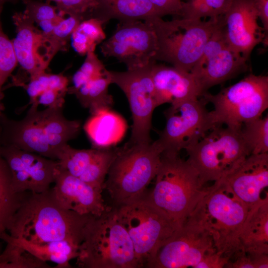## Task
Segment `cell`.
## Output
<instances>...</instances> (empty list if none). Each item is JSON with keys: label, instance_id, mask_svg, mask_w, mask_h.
Segmentation results:
<instances>
[{"label": "cell", "instance_id": "6da1fadb", "mask_svg": "<svg viewBox=\"0 0 268 268\" xmlns=\"http://www.w3.org/2000/svg\"><path fill=\"white\" fill-rule=\"evenodd\" d=\"M91 216L61 207L50 189L42 193L27 192L7 233L12 238L36 245L68 241L80 246Z\"/></svg>", "mask_w": 268, "mask_h": 268}, {"label": "cell", "instance_id": "7a4b0ae2", "mask_svg": "<svg viewBox=\"0 0 268 268\" xmlns=\"http://www.w3.org/2000/svg\"><path fill=\"white\" fill-rule=\"evenodd\" d=\"M78 120H69L63 107H47L38 110L31 105L20 120L0 116V143L11 145L45 157L58 160L68 141L75 138L80 130Z\"/></svg>", "mask_w": 268, "mask_h": 268}, {"label": "cell", "instance_id": "3957f363", "mask_svg": "<svg viewBox=\"0 0 268 268\" xmlns=\"http://www.w3.org/2000/svg\"><path fill=\"white\" fill-rule=\"evenodd\" d=\"M154 187L146 197L181 226L207 194L199 174L179 154L162 153Z\"/></svg>", "mask_w": 268, "mask_h": 268}, {"label": "cell", "instance_id": "277c9868", "mask_svg": "<svg viewBox=\"0 0 268 268\" xmlns=\"http://www.w3.org/2000/svg\"><path fill=\"white\" fill-rule=\"evenodd\" d=\"M249 209L222 178L208 187L188 217L208 232L216 251L230 261L241 253L239 236Z\"/></svg>", "mask_w": 268, "mask_h": 268}, {"label": "cell", "instance_id": "5b68a950", "mask_svg": "<svg viewBox=\"0 0 268 268\" xmlns=\"http://www.w3.org/2000/svg\"><path fill=\"white\" fill-rule=\"evenodd\" d=\"M76 259L83 268H139L132 241L112 206L90 217Z\"/></svg>", "mask_w": 268, "mask_h": 268}, {"label": "cell", "instance_id": "8992f818", "mask_svg": "<svg viewBox=\"0 0 268 268\" xmlns=\"http://www.w3.org/2000/svg\"><path fill=\"white\" fill-rule=\"evenodd\" d=\"M162 150L156 141L118 147L103 186L117 207L142 197L155 177Z\"/></svg>", "mask_w": 268, "mask_h": 268}, {"label": "cell", "instance_id": "52a82bcc", "mask_svg": "<svg viewBox=\"0 0 268 268\" xmlns=\"http://www.w3.org/2000/svg\"><path fill=\"white\" fill-rule=\"evenodd\" d=\"M219 16L207 21L183 17L171 21H165L162 17L151 18L157 39L156 61L165 62L191 72L217 25Z\"/></svg>", "mask_w": 268, "mask_h": 268}, {"label": "cell", "instance_id": "ba28073f", "mask_svg": "<svg viewBox=\"0 0 268 268\" xmlns=\"http://www.w3.org/2000/svg\"><path fill=\"white\" fill-rule=\"evenodd\" d=\"M240 129L216 126L186 150L201 185L225 178L251 154Z\"/></svg>", "mask_w": 268, "mask_h": 268}, {"label": "cell", "instance_id": "9c48e42d", "mask_svg": "<svg viewBox=\"0 0 268 268\" xmlns=\"http://www.w3.org/2000/svg\"><path fill=\"white\" fill-rule=\"evenodd\" d=\"M113 207L132 241L139 268L145 267L158 249L180 227L145 194Z\"/></svg>", "mask_w": 268, "mask_h": 268}, {"label": "cell", "instance_id": "30bf717a", "mask_svg": "<svg viewBox=\"0 0 268 268\" xmlns=\"http://www.w3.org/2000/svg\"><path fill=\"white\" fill-rule=\"evenodd\" d=\"M201 97L212 103L216 126L240 129L258 119L268 107V77L251 73L216 94L204 93Z\"/></svg>", "mask_w": 268, "mask_h": 268}, {"label": "cell", "instance_id": "8fae6325", "mask_svg": "<svg viewBox=\"0 0 268 268\" xmlns=\"http://www.w3.org/2000/svg\"><path fill=\"white\" fill-rule=\"evenodd\" d=\"M206 103L202 97L191 99L171 105L165 110V126L155 140L162 153L179 154L216 126L211 111L206 109Z\"/></svg>", "mask_w": 268, "mask_h": 268}, {"label": "cell", "instance_id": "7c38bea8", "mask_svg": "<svg viewBox=\"0 0 268 268\" xmlns=\"http://www.w3.org/2000/svg\"><path fill=\"white\" fill-rule=\"evenodd\" d=\"M150 66L125 71L106 69L111 83L118 86L126 95L133 119L130 143L152 142L150 133L152 117L158 107Z\"/></svg>", "mask_w": 268, "mask_h": 268}, {"label": "cell", "instance_id": "4fadbf2b", "mask_svg": "<svg viewBox=\"0 0 268 268\" xmlns=\"http://www.w3.org/2000/svg\"><path fill=\"white\" fill-rule=\"evenodd\" d=\"M151 19L119 22L113 34L101 44L103 55L116 58L127 70L156 62L157 39Z\"/></svg>", "mask_w": 268, "mask_h": 268}, {"label": "cell", "instance_id": "5bb4252c", "mask_svg": "<svg viewBox=\"0 0 268 268\" xmlns=\"http://www.w3.org/2000/svg\"><path fill=\"white\" fill-rule=\"evenodd\" d=\"M215 250L208 232L188 217L158 249L145 267L195 268L205 255Z\"/></svg>", "mask_w": 268, "mask_h": 268}, {"label": "cell", "instance_id": "9a60e30c", "mask_svg": "<svg viewBox=\"0 0 268 268\" xmlns=\"http://www.w3.org/2000/svg\"><path fill=\"white\" fill-rule=\"evenodd\" d=\"M0 153L9 169L15 193H42L54 183L58 160L0 143Z\"/></svg>", "mask_w": 268, "mask_h": 268}, {"label": "cell", "instance_id": "2e32d148", "mask_svg": "<svg viewBox=\"0 0 268 268\" xmlns=\"http://www.w3.org/2000/svg\"><path fill=\"white\" fill-rule=\"evenodd\" d=\"M222 18L228 46L245 58L248 60L258 44L268 46L254 0H229Z\"/></svg>", "mask_w": 268, "mask_h": 268}, {"label": "cell", "instance_id": "e0dca14e", "mask_svg": "<svg viewBox=\"0 0 268 268\" xmlns=\"http://www.w3.org/2000/svg\"><path fill=\"white\" fill-rule=\"evenodd\" d=\"M52 195L62 208L84 215L99 216L110 206L105 204L103 190L92 186L59 167Z\"/></svg>", "mask_w": 268, "mask_h": 268}, {"label": "cell", "instance_id": "ac0fdd59", "mask_svg": "<svg viewBox=\"0 0 268 268\" xmlns=\"http://www.w3.org/2000/svg\"><path fill=\"white\" fill-rule=\"evenodd\" d=\"M118 147L79 149L68 144L58 159L59 167L93 187L103 190L109 167Z\"/></svg>", "mask_w": 268, "mask_h": 268}, {"label": "cell", "instance_id": "d6986e66", "mask_svg": "<svg viewBox=\"0 0 268 268\" xmlns=\"http://www.w3.org/2000/svg\"><path fill=\"white\" fill-rule=\"evenodd\" d=\"M16 37L12 40L17 63L29 77L46 71L49 65L45 58L46 39L43 32L24 12L12 16Z\"/></svg>", "mask_w": 268, "mask_h": 268}, {"label": "cell", "instance_id": "ffe728a7", "mask_svg": "<svg viewBox=\"0 0 268 268\" xmlns=\"http://www.w3.org/2000/svg\"><path fill=\"white\" fill-rule=\"evenodd\" d=\"M232 193L249 208L259 201L268 186V153L248 156L223 178Z\"/></svg>", "mask_w": 268, "mask_h": 268}, {"label": "cell", "instance_id": "44dd1931", "mask_svg": "<svg viewBox=\"0 0 268 268\" xmlns=\"http://www.w3.org/2000/svg\"><path fill=\"white\" fill-rule=\"evenodd\" d=\"M151 74L158 106L167 103L177 104L203 94L197 78L190 72L155 62L151 66Z\"/></svg>", "mask_w": 268, "mask_h": 268}, {"label": "cell", "instance_id": "7402d4cb", "mask_svg": "<svg viewBox=\"0 0 268 268\" xmlns=\"http://www.w3.org/2000/svg\"><path fill=\"white\" fill-rule=\"evenodd\" d=\"M247 61L227 45L205 61L196 64L191 72L197 78L203 94L213 86L246 70Z\"/></svg>", "mask_w": 268, "mask_h": 268}, {"label": "cell", "instance_id": "603a6c76", "mask_svg": "<svg viewBox=\"0 0 268 268\" xmlns=\"http://www.w3.org/2000/svg\"><path fill=\"white\" fill-rule=\"evenodd\" d=\"M240 252L268 254V195L251 206L239 236Z\"/></svg>", "mask_w": 268, "mask_h": 268}, {"label": "cell", "instance_id": "cb8c5ba5", "mask_svg": "<svg viewBox=\"0 0 268 268\" xmlns=\"http://www.w3.org/2000/svg\"><path fill=\"white\" fill-rule=\"evenodd\" d=\"M97 7L90 17L105 24L111 19L120 21L145 20L164 14L148 0H97Z\"/></svg>", "mask_w": 268, "mask_h": 268}, {"label": "cell", "instance_id": "d4e9b609", "mask_svg": "<svg viewBox=\"0 0 268 268\" xmlns=\"http://www.w3.org/2000/svg\"><path fill=\"white\" fill-rule=\"evenodd\" d=\"M83 128L93 147L105 148L111 147L121 140L127 124L120 115L107 109L92 114Z\"/></svg>", "mask_w": 268, "mask_h": 268}, {"label": "cell", "instance_id": "484cf974", "mask_svg": "<svg viewBox=\"0 0 268 268\" xmlns=\"http://www.w3.org/2000/svg\"><path fill=\"white\" fill-rule=\"evenodd\" d=\"M7 245L22 249L27 254L44 262L55 263L56 268H71L69 262L76 259L78 255L79 246L68 241L55 244L36 245L10 237L7 232L2 236Z\"/></svg>", "mask_w": 268, "mask_h": 268}, {"label": "cell", "instance_id": "4316f807", "mask_svg": "<svg viewBox=\"0 0 268 268\" xmlns=\"http://www.w3.org/2000/svg\"><path fill=\"white\" fill-rule=\"evenodd\" d=\"M110 84L111 81L106 74L88 80L77 88H67V92L74 94L81 105L88 108L93 114L103 109H110L113 105V97L108 93Z\"/></svg>", "mask_w": 268, "mask_h": 268}, {"label": "cell", "instance_id": "83f0119b", "mask_svg": "<svg viewBox=\"0 0 268 268\" xmlns=\"http://www.w3.org/2000/svg\"><path fill=\"white\" fill-rule=\"evenodd\" d=\"M26 192L16 193L14 191L9 169L0 153V240L7 232L11 219Z\"/></svg>", "mask_w": 268, "mask_h": 268}, {"label": "cell", "instance_id": "f1b7e54d", "mask_svg": "<svg viewBox=\"0 0 268 268\" xmlns=\"http://www.w3.org/2000/svg\"><path fill=\"white\" fill-rule=\"evenodd\" d=\"M103 23L99 19L90 17L82 20L73 31L71 39L75 51L81 56L95 50L96 46L104 41L106 35Z\"/></svg>", "mask_w": 268, "mask_h": 268}, {"label": "cell", "instance_id": "f546056e", "mask_svg": "<svg viewBox=\"0 0 268 268\" xmlns=\"http://www.w3.org/2000/svg\"><path fill=\"white\" fill-rule=\"evenodd\" d=\"M83 19L76 16L65 18L49 33H43L46 39L45 58L48 65L59 52L66 51L72 34Z\"/></svg>", "mask_w": 268, "mask_h": 268}, {"label": "cell", "instance_id": "4dcf8cb0", "mask_svg": "<svg viewBox=\"0 0 268 268\" xmlns=\"http://www.w3.org/2000/svg\"><path fill=\"white\" fill-rule=\"evenodd\" d=\"M241 132L251 154L268 153V115L244 124Z\"/></svg>", "mask_w": 268, "mask_h": 268}, {"label": "cell", "instance_id": "1f68e13d", "mask_svg": "<svg viewBox=\"0 0 268 268\" xmlns=\"http://www.w3.org/2000/svg\"><path fill=\"white\" fill-rule=\"evenodd\" d=\"M68 80L62 74H51L44 72L36 76L29 77L27 83H20L16 86H22L30 98V103L33 104L44 91L52 88L66 93Z\"/></svg>", "mask_w": 268, "mask_h": 268}, {"label": "cell", "instance_id": "d6a6232c", "mask_svg": "<svg viewBox=\"0 0 268 268\" xmlns=\"http://www.w3.org/2000/svg\"><path fill=\"white\" fill-rule=\"evenodd\" d=\"M2 7L3 5L0 4V116L3 110L1 102L3 86L18 64L12 40H9L2 28L0 17Z\"/></svg>", "mask_w": 268, "mask_h": 268}, {"label": "cell", "instance_id": "836d02e7", "mask_svg": "<svg viewBox=\"0 0 268 268\" xmlns=\"http://www.w3.org/2000/svg\"><path fill=\"white\" fill-rule=\"evenodd\" d=\"M229 0H187L183 2L180 17L201 19L216 17L222 15Z\"/></svg>", "mask_w": 268, "mask_h": 268}, {"label": "cell", "instance_id": "e575fe53", "mask_svg": "<svg viewBox=\"0 0 268 268\" xmlns=\"http://www.w3.org/2000/svg\"><path fill=\"white\" fill-rule=\"evenodd\" d=\"M86 56L84 63L72 77V86L68 88H77L88 80L106 74V68L98 59L95 50L89 51Z\"/></svg>", "mask_w": 268, "mask_h": 268}, {"label": "cell", "instance_id": "d590c367", "mask_svg": "<svg viewBox=\"0 0 268 268\" xmlns=\"http://www.w3.org/2000/svg\"><path fill=\"white\" fill-rule=\"evenodd\" d=\"M56 3L59 12L68 16L80 17L84 20L90 18L97 7V0H47Z\"/></svg>", "mask_w": 268, "mask_h": 268}, {"label": "cell", "instance_id": "8d00e7d4", "mask_svg": "<svg viewBox=\"0 0 268 268\" xmlns=\"http://www.w3.org/2000/svg\"><path fill=\"white\" fill-rule=\"evenodd\" d=\"M25 5V14L37 25L44 21L58 17L63 14L58 11L57 8L47 0L43 2L38 0H21Z\"/></svg>", "mask_w": 268, "mask_h": 268}, {"label": "cell", "instance_id": "74e56055", "mask_svg": "<svg viewBox=\"0 0 268 268\" xmlns=\"http://www.w3.org/2000/svg\"><path fill=\"white\" fill-rule=\"evenodd\" d=\"M227 268H268V254L242 252L229 261Z\"/></svg>", "mask_w": 268, "mask_h": 268}, {"label": "cell", "instance_id": "f35d334b", "mask_svg": "<svg viewBox=\"0 0 268 268\" xmlns=\"http://www.w3.org/2000/svg\"><path fill=\"white\" fill-rule=\"evenodd\" d=\"M66 94L54 89L49 88L42 92L31 105L38 106L39 104H42L48 107H63Z\"/></svg>", "mask_w": 268, "mask_h": 268}, {"label": "cell", "instance_id": "ab89813d", "mask_svg": "<svg viewBox=\"0 0 268 268\" xmlns=\"http://www.w3.org/2000/svg\"><path fill=\"white\" fill-rule=\"evenodd\" d=\"M230 261L227 257L216 250L205 255L195 268H222Z\"/></svg>", "mask_w": 268, "mask_h": 268}, {"label": "cell", "instance_id": "60d3db41", "mask_svg": "<svg viewBox=\"0 0 268 268\" xmlns=\"http://www.w3.org/2000/svg\"><path fill=\"white\" fill-rule=\"evenodd\" d=\"M164 15H172L180 17L183 2L181 0H148Z\"/></svg>", "mask_w": 268, "mask_h": 268}, {"label": "cell", "instance_id": "b9f144b4", "mask_svg": "<svg viewBox=\"0 0 268 268\" xmlns=\"http://www.w3.org/2000/svg\"><path fill=\"white\" fill-rule=\"evenodd\" d=\"M254 3L258 12L259 19L263 24L265 38L268 42V0H254Z\"/></svg>", "mask_w": 268, "mask_h": 268}, {"label": "cell", "instance_id": "7bdbcfd3", "mask_svg": "<svg viewBox=\"0 0 268 268\" xmlns=\"http://www.w3.org/2000/svg\"><path fill=\"white\" fill-rule=\"evenodd\" d=\"M18 0H0V4L3 5L4 3L7 2H16L18 1Z\"/></svg>", "mask_w": 268, "mask_h": 268}, {"label": "cell", "instance_id": "ee69618b", "mask_svg": "<svg viewBox=\"0 0 268 268\" xmlns=\"http://www.w3.org/2000/svg\"></svg>", "mask_w": 268, "mask_h": 268}]
</instances>
